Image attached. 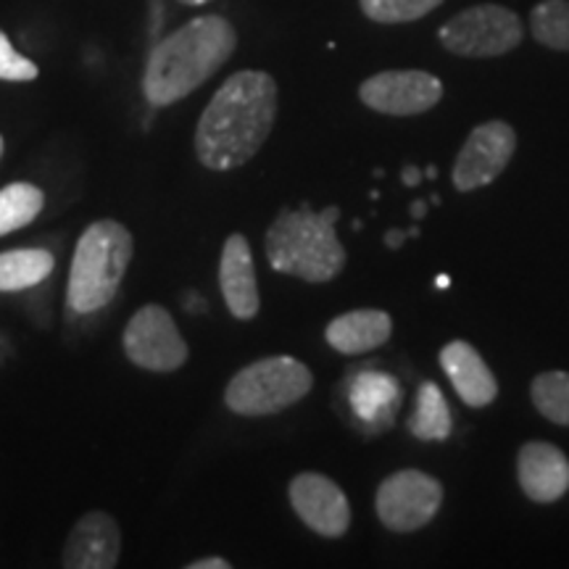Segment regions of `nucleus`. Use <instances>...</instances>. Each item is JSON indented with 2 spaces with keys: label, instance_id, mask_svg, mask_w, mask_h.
Returning <instances> with one entry per match:
<instances>
[{
  "label": "nucleus",
  "instance_id": "obj_1",
  "mask_svg": "<svg viewBox=\"0 0 569 569\" xmlns=\"http://www.w3.org/2000/svg\"><path fill=\"white\" fill-rule=\"evenodd\" d=\"M277 119L272 74L246 69L213 92L196 130L198 161L211 172L243 167L261 151Z\"/></svg>",
  "mask_w": 569,
  "mask_h": 569
},
{
  "label": "nucleus",
  "instance_id": "obj_2",
  "mask_svg": "<svg viewBox=\"0 0 569 569\" xmlns=\"http://www.w3.org/2000/svg\"><path fill=\"white\" fill-rule=\"evenodd\" d=\"M238 46V32L219 13L198 17L163 38L148 56L142 92L151 106H172L209 82Z\"/></svg>",
  "mask_w": 569,
  "mask_h": 569
},
{
  "label": "nucleus",
  "instance_id": "obj_3",
  "mask_svg": "<svg viewBox=\"0 0 569 569\" xmlns=\"http://www.w3.org/2000/svg\"><path fill=\"white\" fill-rule=\"evenodd\" d=\"M338 219V206H327L325 211H311L309 203L282 209L267 230L269 267L311 284L336 280L346 267V248L336 232Z\"/></svg>",
  "mask_w": 569,
  "mask_h": 569
},
{
  "label": "nucleus",
  "instance_id": "obj_4",
  "mask_svg": "<svg viewBox=\"0 0 569 569\" xmlns=\"http://www.w3.org/2000/svg\"><path fill=\"white\" fill-rule=\"evenodd\" d=\"M134 253L132 232L117 219H98L82 232L69 269L67 301L74 315H96L119 293Z\"/></svg>",
  "mask_w": 569,
  "mask_h": 569
},
{
  "label": "nucleus",
  "instance_id": "obj_5",
  "mask_svg": "<svg viewBox=\"0 0 569 569\" xmlns=\"http://www.w3.org/2000/svg\"><path fill=\"white\" fill-rule=\"evenodd\" d=\"M315 388V375L293 356H269L232 377L224 403L240 417H269L293 407Z\"/></svg>",
  "mask_w": 569,
  "mask_h": 569
},
{
  "label": "nucleus",
  "instance_id": "obj_6",
  "mask_svg": "<svg viewBox=\"0 0 569 569\" xmlns=\"http://www.w3.org/2000/svg\"><path fill=\"white\" fill-rule=\"evenodd\" d=\"M522 21L515 11L496 3L472 6L457 13L440 27L438 38L448 53L465 59H493L503 56L522 42Z\"/></svg>",
  "mask_w": 569,
  "mask_h": 569
},
{
  "label": "nucleus",
  "instance_id": "obj_7",
  "mask_svg": "<svg viewBox=\"0 0 569 569\" xmlns=\"http://www.w3.org/2000/svg\"><path fill=\"white\" fill-rule=\"evenodd\" d=\"M443 507V486L419 469H401L380 482L375 511L393 532H415L432 522Z\"/></svg>",
  "mask_w": 569,
  "mask_h": 569
},
{
  "label": "nucleus",
  "instance_id": "obj_8",
  "mask_svg": "<svg viewBox=\"0 0 569 569\" xmlns=\"http://www.w3.org/2000/svg\"><path fill=\"white\" fill-rule=\"evenodd\" d=\"M127 359L148 372H177L188 361L190 348L177 330L172 315L159 303L134 311L122 338Z\"/></svg>",
  "mask_w": 569,
  "mask_h": 569
},
{
  "label": "nucleus",
  "instance_id": "obj_9",
  "mask_svg": "<svg viewBox=\"0 0 569 569\" xmlns=\"http://www.w3.org/2000/svg\"><path fill=\"white\" fill-rule=\"evenodd\" d=\"M361 103L386 117H417L443 98V82L422 69L380 71L359 88Z\"/></svg>",
  "mask_w": 569,
  "mask_h": 569
},
{
  "label": "nucleus",
  "instance_id": "obj_10",
  "mask_svg": "<svg viewBox=\"0 0 569 569\" xmlns=\"http://www.w3.org/2000/svg\"><path fill=\"white\" fill-rule=\"evenodd\" d=\"M517 151V132L515 127L493 119L475 127L453 163V188L459 193L486 188L507 172L511 156Z\"/></svg>",
  "mask_w": 569,
  "mask_h": 569
},
{
  "label": "nucleus",
  "instance_id": "obj_11",
  "mask_svg": "<svg viewBox=\"0 0 569 569\" xmlns=\"http://www.w3.org/2000/svg\"><path fill=\"white\" fill-rule=\"evenodd\" d=\"M290 507L322 538H343L351 528V503L338 482L319 472H301L288 486Z\"/></svg>",
  "mask_w": 569,
  "mask_h": 569
},
{
  "label": "nucleus",
  "instance_id": "obj_12",
  "mask_svg": "<svg viewBox=\"0 0 569 569\" xmlns=\"http://www.w3.org/2000/svg\"><path fill=\"white\" fill-rule=\"evenodd\" d=\"M122 557V532L109 511H88L71 528L61 553L67 569H113Z\"/></svg>",
  "mask_w": 569,
  "mask_h": 569
},
{
  "label": "nucleus",
  "instance_id": "obj_13",
  "mask_svg": "<svg viewBox=\"0 0 569 569\" xmlns=\"http://www.w3.org/2000/svg\"><path fill=\"white\" fill-rule=\"evenodd\" d=\"M517 480L522 493L536 503H553L569 490V459L546 440H530L519 448Z\"/></svg>",
  "mask_w": 569,
  "mask_h": 569
},
{
  "label": "nucleus",
  "instance_id": "obj_14",
  "mask_svg": "<svg viewBox=\"0 0 569 569\" xmlns=\"http://www.w3.org/2000/svg\"><path fill=\"white\" fill-rule=\"evenodd\" d=\"M219 288H222L224 303L234 319H253L259 315V284H256V267L251 243L243 234H230L224 240L222 261H219Z\"/></svg>",
  "mask_w": 569,
  "mask_h": 569
},
{
  "label": "nucleus",
  "instance_id": "obj_15",
  "mask_svg": "<svg viewBox=\"0 0 569 569\" xmlns=\"http://www.w3.org/2000/svg\"><path fill=\"white\" fill-rule=\"evenodd\" d=\"M440 367L451 380L453 390L467 407L486 409L488 403L496 401L498 382L493 372H490L478 348H472L467 340H451L440 351Z\"/></svg>",
  "mask_w": 569,
  "mask_h": 569
},
{
  "label": "nucleus",
  "instance_id": "obj_16",
  "mask_svg": "<svg viewBox=\"0 0 569 569\" xmlns=\"http://www.w3.org/2000/svg\"><path fill=\"white\" fill-rule=\"evenodd\" d=\"M393 332V319L380 309H356L327 325L325 340L338 353L359 356L386 346Z\"/></svg>",
  "mask_w": 569,
  "mask_h": 569
},
{
  "label": "nucleus",
  "instance_id": "obj_17",
  "mask_svg": "<svg viewBox=\"0 0 569 569\" xmlns=\"http://www.w3.org/2000/svg\"><path fill=\"white\" fill-rule=\"evenodd\" d=\"M351 409L369 427H388L401 403V386L393 375L361 372L351 386Z\"/></svg>",
  "mask_w": 569,
  "mask_h": 569
},
{
  "label": "nucleus",
  "instance_id": "obj_18",
  "mask_svg": "<svg viewBox=\"0 0 569 569\" xmlns=\"http://www.w3.org/2000/svg\"><path fill=\"white\" fill-rule=\"evenodd\" d=\"M407 427L417 440H446L451 436V409H448L443 390L432 380H425L419 386L415 411L409 415Z\"/></svg>",
  "mask_w": 569,
  "mask_h": 569
},
{
  "label": "nucleus",
  "instance_id": "obj_19",
  "mask_svg": "<svg viewBox=\"0 0 569 569\" xmlns=\"http://www.w3.org/2000/svg\"><path fill=\"white\" fill-rule=\"evenodd\" d=\"M53 253L46 248H19L0 253V293L34 288L53 272Z\"/></svg>",
  "mask_w": 569,
  "mask_h": 569
},
{
  "label": "nucleus",
  "instance_id": "obj_20",
  "mask_svg": "<svg viewBox=\"0 0 569 569\" xmlns=\"http://www.w3.org/2000/svg\"><path fill=\"white\" fill-rule=\"evenodd\" d=\"M46 193L32 182H11L0 190V238L27 227L40 217Z\"/></svg>",
  "mask_w": 569,
  "mask_h": 569
},
{
  "label": "nucleus",
  "instance_id": "obj_21",
  "mask_svg": "<svg viewBox=\"0 0 569 569\" xmlns=\"http://www.w3.org/2000/svg\"><path fill=\"white\" fill-rule=\"evenodd\" d=\"M530 398L549 422L569 427V372L553 369L532 380Z\"/></svg>",
  "mask_w": 569,
  "mask_h": 569
},
{
  "label": "nucleus",
  "instance_id": "obj_22",
  "mask_svg": "<svg viewBox=\"0 0 569 569\" xmlns=\"http://www.w3.org/2000/svg\"><path fill=\"white\" fill-rule=\"evenodd\" d=\"M530 32L551 51H569V0H543L530 13Z\"/></svg>",
  "mask_w": 569,
  "mask_h": 569
},
{
  "label": "nucleus",
  "instance_id": "obj_23",
  "mask_svg": "<svg viewBox=\"0 0 569 569\" xmlns=\"http://www.w3.org/2000/svg\"><path fill=\"white\" fill-rule=\"evenodd\" d=\"M365 17L377 24H407L443 6V0H359Z\"/></svg>",
  "mask_w": 569,
  "mask_h": 569
},
{
  "label": "nucleus",
  "instance_id": "obj_24",
  "mask_svg": "<svg viewBox=\"0 0 569 569\" xmlns=\"http://www.w3.org/2000/svg\"><path fill=\"white\" fill-rule=\"evenodd\" d=\"M38 74H40L38 63L24 59V56L11 46V40L6 38V32H0V80L32 82L38 80Z\"/></svg>",
  "mask_w": 569,
  "mask_h": 569
},
{
  "label": "nucleus",
  "instance_id": "obj_25",
  "mask_svg": "<svg viewBox=\"0 0 569 569\" xmlns=\"http://www.w3.org/2000/svg\"><path fill=\"white\" fill-rule=\"evenodd\" d=\"M232 565L222 557H206V559H198V561H190L188 569H230Z\"/></svg>",
  "mask_w": 569,
  "mask_h": 569
},
{
  "label": "nucleus",
  "instance_id": "obj_26",
  "mask_svg": "<svg viewBox=\"0 0 569 569\" xmlns=\"http://www.w3.org/2000/svg\"><path fill=\"white\" fill-rule=\"evenodd\" d=\"M401 180H403V184H407V188H417V184L425 180V174H422V169H417V167H407V169H403Z\"/></svg>",
  "mask_w": 569,
  "mask_h": 569
},
{
  "label": "nucleus",
  "instance_id": "obj_27",
  "mask_svg": "<svg viewBox=\"0 0 569 569\" xmlns=\"http://www.w3.org/2000/svg\"><path fill=\"white\" fill-rule=\"evenodd\" d=\"M403 240H407V232H401V230H390L386 234V243H388V248H393V251L403 246Z\"/></svg>",
  "mask_w": 569,
  "mask_h": 569
},
{
  "label": "nucleus",
  "instance_id": "obj_28",
  "mask_svg": "<svg viewBox=\"0 0 569 569\" xmlns=\"http://www.w3.org/2000/svg\"><path fill=\"white\" fill-rule=\"evenodd\" d=\"M425 213H427V203L425 201L411 203V219H415V222H419V219H422Z\"/></svg>",
  "mask_w": 569,
  "mask_h": 569
},
{
  "label": "nucleus",
  "instance_id": "obj_29",
  "mask_svg": "<svg viewBox=\"0 0 569 569\" xmlns=\"http://www.w3.org/2000/svg\"><path fill=\"white\" fill-rule=\"evenodd\" d=\"M177 3H182V6H206V3H211V0H177Z\"/></svg>",
  "mask_w": 569,
  "mask_h": 569
},
{
  "label": "nucleus",
  "instance_id": "obj_30",
  "mask_svg": "<svg viewBox=\"0 0 569 569\" xmlns=\"http://www.w3.org/2000/svg\"><path fill=\"white\" fill-rule=\"evenodd\" d=\"M436 284H438V288H440V290H446V288H448V284H451V280H448V277H446V274H440V277H438V280H436Z\"/></svg>",
  "mask_w": 569,
  "mask_h": 569
},
{
  "label": "nucleus",
  "instance_id": "obj_31",
  "mask_svg": "<svg viewBox=\"0 0 569 569\" xmlns=\"http://www.w3.org/2000/svg\"><path fill=\"white\" fill-rule=\"evenodd\" d=\"M425 177H427V180H436L438 169H436V167H427V169H425Z\"/></svg>",
  "mask_w": 569,
  "mask_h": 569
},
{
  "label": "nucleus",
  "instance_id": "obj_32",
  "mask_svg": "<svg viewBox=\"0 0 569 569\" xmlns=\"http://www.w3.org/2000/svg\"><path fill=\"white\" fill-rule=\"evenodd\" d=\"M0 159H3V138H0Z\"/></svg>",
  "mask_w": 569,
  "mask_h": 569
}]
</instances>
